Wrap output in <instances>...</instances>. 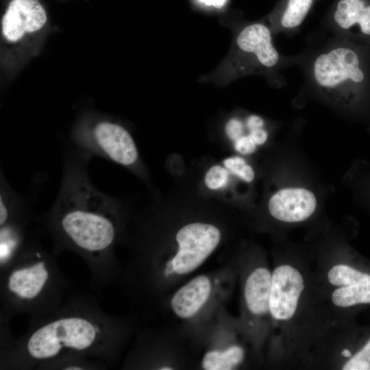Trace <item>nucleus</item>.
<instances>
[{"label":"nucleus","mask_w":370,"mask_h":370,"mask_svg":"<svg viewBox=\"0 0 370 370\" xmlns=\"http://www.w3.org/2000/svg\"><path fill=\"white\" fill-rule=\"evenodd\" d=\"M367 275L368 273L361 272L350 266L337 264L329 271L328 279L331 284L341 287L357 283Z\"/></svg>","instance_id":"nucleus-19"},{"label":"nucleus","mask_w":370,"mask_h":370,"mask_svg":"<svg viewBox=\"0 0 370 370\" xmlns=\"http://www.w3.org/2000/svg\"><path fill=\"white\" fill-rule=\"evenodd\" d=\"M304 288L300 272L288 264L276 267L272 273L269 313L278 321H286L295 314Z\"/></svg>","instance_id":"nucleus-9"},{"label":"nucleus","mask_w":370,"mask_h":370,"mask_svg":"<svg viewBox=\"0 0 370 370\" xmlns=\"http://www.w3.org/2000/svg\"><path fill=\"white\" fill-rule=\"evenodd\" d=\"M256 144L248 133L243 135L234 141L235 150L242 155H249L254 153L256 149Z\"/></svg>","instance_id":"nucleus-24"},{"label":"nucleus","mask_w":370,"mask_h":370,"mask_svg":"<svg viewBox=\"0 0 370 370\" xmlns=\"http://www.w3.org/2000/svg\"><path fill=\"white\" fill-rule=\"evenodd\" d=\"M314 195L304 188H286L271 196L268 209L277 220L295 223L307 219L315 210Z\"/></svg>","instance_id":"nucleus-12"},{"label":"nucleus","mask_w":370,"mask_h":370,"mask_svg":"<svg viewBox=\"0 0 370 370\" xmlns=\"http://www.w3.org/2000/svg\"><path fill=\"white\" fill-rule=\"evenodd\" d=\"M269 25L256 22L244 25L236 38V72L261 73L271 76L278 86L284 85L280 71L294 66L295 56L282 55L275 48Z\"/></svg>","instance_id":"nucleus-6"},{"label":"nucleus","mask_w":370,"mask_h":370,"mask_svg":"<svg viewBox=\"0 0 370 370\" xmlns=\"http://www.w3.org/2000/svg\"><path fill=\"white\" fill-rule=\"evenodd\" d=\"M368 56L358 43L332 36L311 40L295 55L294 66L302 70L304 87L340 105L356 103L370 86Z\"/></svg>","instance_id":"nucleus-3"},{"label":"nucleus","mask_w":370,"mask_h":370,"mask_svg":"<svg viewBox=\"0 0 370 370\" xmlns=\"http://www.w3.org/2000/svg\"><path fill=\"white\" fill-rule=\"evenodd\" d=\"M73 140L75 148L92 156L129 169H134L139 164V153L133 137L117 123L99 120L88 130L77 134Z\"/></svg>","instance_id":"nucleus-7"},{"label":"nucleus","mask_w":370,"mask_h":370,"mask_svg":"<svg viewBox=\"0 0 370 370\" xmlns=\"http://www.w3.org/2000/svg\"><path fill=\"white\" fill-rule=\"evenodd\" d=\"M47 21L40 0H11L1 18V33L7 41L16 42L41 29Z\"/></svg>","instance_id":"nucleus-10"},{"label":"nucleus","mask_w":370,"mask_h":370,"mask_svg":"<svg viewBox=\"0 0 370 370\" xmlns=\"http://www.w3.org/2000/svg\"><path fill=\"white\" fill-rule=\"evenodd\" d=\"M32 206L7 181L1 171L0 225L19 219L32 218Z\"/></svg>","instance_id":"nucleus-16"},{"label":"nucleus","mask_w":370,"mask_h":370,"mask_svg":"<svg viewBox=\"0 0 370 370\" xmlns=\"http://www.w3.org/2000/svg\"><path fill=\"white\" fill-rule=\"evenodd\" d=\"M123 329L95 301L74 299L32 319L24 335L3 345L1 367L50 369L62 360L85 358L106 368L117 356Z\"/></svg>","instance_id":"nucleus-2"},{"label":"nucleus","mask_w":370,"mask_h":370,"mask_svg":"<svg viewBox=\"0 0 370 370\" xmlns=\"http://www.w3.org/2000/svg\"><path fill=\"white\" fill-rule=\"evenodd\" d=\"M248 131L249 135L251 136L256 145H262L264 144L267 140L268 132L265 129H264V127Z\"/></svg>","instance_id":"nucleus-25"},{"label":"nucleus","mask_w":370,"mask_h":370,"mask_svg":"<svg viewBox=\"0 0 370 370\" xmlns=\"http://www.w3.org/2000/svg\"><path fill=\"white\" fill-rule=\"evenodd\" d=\"M245 125L238 118H232L226 123L225 133L230 140L235 141L244 135Z\"/></svg>","instance_id":"nucleus-23"},{"label":"nucleus","mask_w":370,"mask_h":370,"mask_svg":"<svg viewBox=\"0 0 370 370\" xmlns=\"http://www.w3.org/2000/svg\"><path fill=\"white\" fill-rule=\"evenodd\" d=\"M323 30L349 39H370V0H334L323 20Z\"/></svg>","instance_id":"nucleus-8"},{"label":"nucleus","mask_w":370,"mask_h":370,"mask_svg":"<svg viewBox=\"0 0 370 370\" xmlns=\"http://www.w3.org/2000/svg\"><path fill=\"white\" fill-rule=\"evenodd\" d=\"M221 237L220 229L210 223L195 221L184 225L175 234L173 249L153 262V271L164 281L193 273L216 250Z\"/></svg>","instance_id":"nucleus-5"},{"label":"nucleus","mask_w":370,"mask_h":370,"mask_svg":"<svg viewBox=\"0 0 370 370\" xmlns=\"http://www.w3.org/2000/svg\"><path fill=\"white\" fill-rule=\"evenodd\" d=\"M245 125L248 130L262 128L264 126V121L258 115L251 114L247 117Z\"/></svg>","instance_id":"nucleus-26"},{"label":"nucleus","mask_w":370,"mask_h":370,"mask_svg":"<svg viewBox=\"0 0 370 370\" xmlns=\"http://www.w3.org/2000/svg\"><path fill=\"white\" fill-rule=\"evenodd\" d=\"M245 351L238 345L208 350L203 356L201 367L205 370H232L239 366Z\"/></svg>","instance_id":"nucleus-17"},{"label":"nucleus","mask_w":370,"mask_h":370,"mask_svg":"<svg viewBox=\"0 0 370 370\" xmlns=\"http://www.w3.org/2000/svg\"><path fill=\"white\" fill-rule=\"evenodd\" d=\"M200 3L207 5L212 6L214 8H221L227 1V0H198Z\"/></svg>","instance_id":"nucleus-27"},{"label":"nucleus","mask_w":370,"mask_h":370,"mask_svg":"<svg viewBox=\"0 0 370 370\" xmlns=\"http://www.w3.org/2000/svg\"><path fill=\"white\" fill-rule=\"evenodd\" d=\"M332 300L338 307L370 304V275L357 283L337 288L332 293Z\"/></svg>","instance_id":"nucleus-18"},{"label":"nucleus","mask_w":370,"mask_h":370,"mask_svg":"<svg viewBox=\"0 0 370 370\" xmlns=\"http://www.w3.org/2000/svg\"><path fill=\"white\" fill-rule=\"evenodd\" d=\"M216 285L208 275H197L180 286L170 299L174 314L183 320L197 316L208 305L215 293Z\"/></svg>","instance_id":"nucleus-11"},{"label":"nucleus","mask_w":370,"mask_h":370,"mask_svg":"<svg viewBox=\"0 0 370 370\" xmlns=\"http://www.w3.org/2000/svg\"><path fill=\"white\" fill-rule=\"evenodd\" d=\"M272 274L265 267L254 269L247 276L243 289L245 306L253 315L262 317L269 312Z\"/></svg>","instance_id":"nucleus-14"},{"label":"nucleus","mask_w":370,"mask_h":370,"mask_svg":"<svg viewBox=\"0 0 370 370\" xmlns=\"http://www.w3.org/2000/svg\"><path fill=\"white\" fill-rule=\"evenodd\" d=\"M230 180L229 171L223 166L214 164L206 171L204 183L212 190H218L225 188Z\"/></svg>","instance_id":"nucleus-21"},{"label":"nucleus","mask_w":370,"mask_h":370,"mask_svg":"<svg viewBox=\"0 0 370 370\" xmlns=\"http://www.w3.org/2000/svg\"><path fill=\"white\" fill-rule=\"evenodd\" d=\"M53 253L27 239L22 251L1 269V314H27L38 318L57 310L64 303L66 283Z\"/></svg>","instance_id":"nucleus-4"},{"label":"nucleus","mask_w":370,"mask_h":370,"mask_svg":"<svg viewBox=\"0 0 370 370\" xmlns=\"http://www.w3.org/2000/svg\"><path fill=\"white\" fill-rule=\"evenodd\" d=\"M30 220L20 219L0 225L1 269L8 266L25 247L27 241L26 228Z\"/></svg>","instance_id":"nucleus-15"},{"label":"nucleus","mask_w":370,"mask_h":370,"mask_svg":"<svg viewBox=\"0 0 370 370\" xmlns=\"http://www.w3.org/2000/svg\"><path fill=\"white\" fill-rule=\"evenodd\" d=\"M317 0H280L268 16L273 34H297Z\"/></svg>","instance_id":"nucleus-13"},{"label":"nucleus","mask_w":370,"mask_h":370,"mask_svg":"<svg viewBox=\"0 0 370 370\" xmlns=\"http://www.w3.org/2000/svg\"><path fill=\"white\" fill-rule=\"evenodd\" d=\"M60 186L40 221L53 241V253L71 251L84 259L96 285H108L116 270L114 249L121 235L117 201L92 183V156L72 145H63ZM95 285V286H96Z\"/></svg>","instance_id":"nucleus-1"},{"label":"nucleus","mask_w":370,"mask_h":370,"mask_svg":"<svg viewBox=\"0 0 370 370\" xmlns=\"http://www.w3.org/2000/svg\"><path fill=\"white\" fill-rule=\"evenodd\" d=\"M343 370H370V339L343 366Z\"/></svg>","instance_id":"nucleus-22"},{"label":"nucleus","mask_w":370,"mask_h":370,"mask_svg":"<svg viewBox=\"0 0 370 370\" xmlns=\"http://www.w3.org/2000/svg\"><path fill=\"white\" fill-rule=\"evenodd\" d=\"M341 354L343 356L346 357V358H351L352 356L351 352L347 349H343L341 352Z\"/></svg>","instance_id":"nucleus-28"},{"label":"nucleus","mask_w":370,"mask_h":370,"mask_svg":"<svg viewBox=\"0 0 370 370\" xmlns=\"http://www.w3.org/2000/svg\"><path fill=\"white\" fill-rule=\"evenodd\" d=\"M223 166L239 179L246 182L254 180L255 173L253 168L240 156H231L223 160Z\"/></svg>","instance_id":"nucleus-20"}]
</instances>
